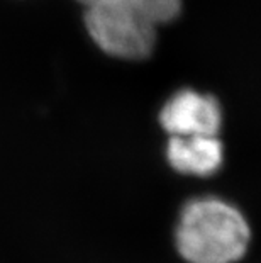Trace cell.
<instances>
[{"instance_id": "1", "label": "cell", "mask_w": 261, "mask_h": 263, "mask_svg": "<svg viewBox=\"0 0 261 263\" xmlns=\"http://www.w3.org/2000/svg\"><path fill=\"white\" fill-rule=\"evenodd\" d=\"M249 239L244 216L214 197L188 202L175 231L176 250L188 263H234L246 253Z\"/></svg>"}, {"instance_id": "2", "label": "cell", "mask_w": 261, "mask_h": 263, "mask_svg": "<svg viewBox=\"0 0 261 263\" xmlns=\"http://www.w3.org/2000/svg\"><path fill=\"white\" fill-rule=\"evenodd\" d=\"M83 17L88 34L110 57L143 60L153 53L158 26L148 19L101 7H85Z\"/></svg>"}, {"instance_id": "3", "label": "cell", "mask_w": 261, "mask_h": 263, "mask_svg": "<svg viewBox=\"0 0 261 263\" xmlns=\"http://www.w3.org/2000/svg\"><path fill=\"white\" fill-rule=\"evenodd\" d=\"M159 122L170 136H217L222 124L220 105L210 95L195 90L176 92L159 112Z\"/></svg>"}, {"instance_id": "4", "label": "cell", "mask_w": 261, "mask_h": 263, "mask_svg": "<svg viewBox=\"0 0 261 263\" xmlns=\"http://www.w3.org/2000/svg\"><path fill=\"white\" fill-rule=\"evenodd\" d=\"M166 155L176 172L205 177L220 168L222 143L217 136L209 134L170 136Z\"/></svg>"}, {"instance_id": "5", "label": "cell", "mask_w": 261, "mask_h": 263, "mask_svg": "<svg viewBox=\"0 0 261 263\" xmlns=\"http://www.w3.org/2000/svg\"><path fill=\"white\" fill-rule=\"evenodd\" d=\"M85 7H101L122 14L139 15L153 24L161 26L180 14V0H78Z\"/></svg>"}]
</instances>
